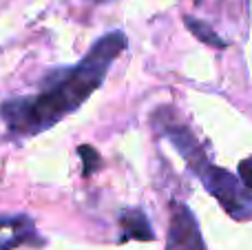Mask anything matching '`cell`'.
<instances>
[{
  "instance_id": "obj_1",
  "label": "cell",
  "mask_w": 252,
  "mask_h": 250,
  "mask_svg": "<svg viewBox=\"0 0 252 250\" xmlns=\"http://www.w3.org/2000/svg\"><path fill=\"white\" fill-rule=\"evenodd\" d=\"M124 49L126 35L122 31L102 35L75 66L49 75L38 93L2 102L0 118L4 120L9 131L22 137L47 131L62 118L78 111L91 97Z\"/></svg>"
},
{
  "instance_id": "obj_2",
  "label": "cell",
  "mask_w": 252,
  "mask_h": 250,
  "mask_svg": "<svg viewBox=\"0 0 252 250\" xmlns=\"http://www.w3.org/2000/svg\"><path fill=\"white\" fill-rule=\"evenodd\" d=\"M201 182H204L206 190L219 202V206L237 221H248L252 219V190L244 186L239 177L228 173L226 168L208 166L199 173Z\"/></svg>"
},
{
  "instance_id": "obj_3",
  "label": "cell",
  "mask_w": 252,
  "mask_h": 250,
  "mask_svg": "<svg viewBox=\"0 0 252 250\" xmlns=\"http://www.w3.org/2000/svg\"><path fill=\"white\" fill-rule=\"evenodd\" d=\"M166 250H204L195 215L182 202L170 204V226L168 237H166Z\"/></svg>"
},
{
  "instance_id": "obj_4",
  "label": "cell",
  "mask_w": 252,
  "mask_h": 250,
  "mask_svg": "<svg viewBox=\"0 0 252 250\" xmlns=\"http://www.w3.org/2000/svg\"><path fill=\"white\" fill-rule=\"evenodd\" d=\"M161 126H164V128H161V131H164V135L175 144V149L179 151V155H182V157L188 162V166H190L192 171L199 175V173L204 171L210 162H208V157H206L201 144L197 142V137L192 135V133L184 126V124H177V122H164Z\"/></svg>"
},
{
  "instance_id": "obj_5",
  "label": "cell",
  "mask_w": 252,
  "mask_h": 250,
  "mask_svg": "<svg viewBox=\"0 0 252 250\" xmlns=\"http://www.w3.org/2000/svg\"><path fill=\"white\" fill-rule=\"evenodd\" d=\"M120 226H122V242L137 239V242H153L155 233L148 221L146 213L139 208H126L120 213Z\"/></svg>"
},
{
  "instance_id": "obj_6",
  "label": "cell",
  "mask_w": 252,
  "mask_h": 250,
  "mask_svg": "<svg viewBox=\"0 0 252 250\" xmlns=\"http://www.w3.org/2000/svg\"><path fill=\"white\" fill-rule=\"evenodd\" d=\"M184 25H186V29L190 31L192 35H195L199 42L208 44V47H217V49H223L226 47V40L219 38V33L213 29V27H208L204 20H197V18L192 16H184Z\"/></svg>"
},
{
  "instance_id": "obj_7",
  "label": "cell",
  "mask_w": 252,
  "mask_h": 250,
  "mask_svg": "<svg viewBox=\"0 0 252 250\" xmlns=\"http://www.w3.org/2000/svg\"><path fill=\"white\" fill-rule=\"evenodd\" d=\"M80 155H82V159H84V177L93 175V173L97 171V166H100V155H97V151L93 149V146L84 144V146H80Z\"/></svg>"
},
{
  "instance_id": "obj_8",
  "label": "cell",
  "mask_w": 252,
  "mask_h": 250,
  "mask_svg": "<svg viewBox=\"0 0 252 250\" xmlns=\"http://www.w3.org/2000/svg\"><path fill=\"white\" fill-rule=\"evenodd\" d=\"M237 173H239V180L244 182L246 188L252 190V155H250V157H246V159H241Z\"/></svg>"
}]
</instances>
